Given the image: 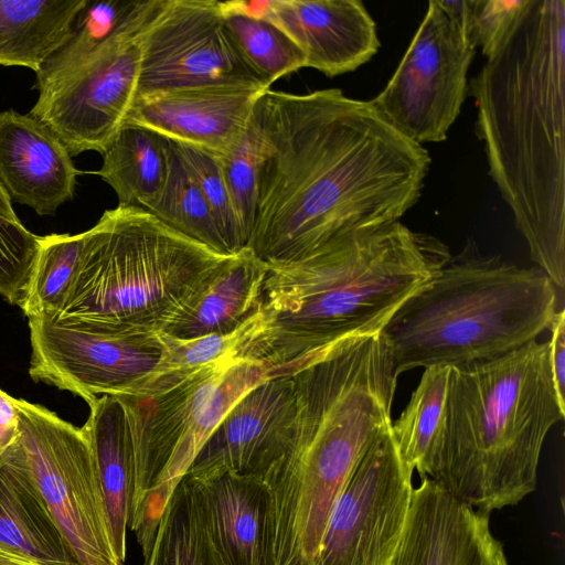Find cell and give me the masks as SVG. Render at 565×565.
I'll list each match as a JSON object with an SVG mask.
<instances>
[{
    "label": "cell",
    "instance_id": "6da1fadb",
    "mask_svg": "<svg viewBox=\"0 0 565 565\" xmlns=\"http://www.w3.org/2000/svg\"><path fill=\"white\" fill-rule=\"evenodd\" d=\"M253 118L258 190L246 248L267 264L398 222L422 194L427 150L393 128L370 100L339 88L268 89Z\"/></svg>",
    "mask_w": 565,
    "mask_h": 565
},
{
    "label": "cell",
    "instance_id": "7a4b0ae2",
    "mask_svg": "<svg viewBox=\"0 0 565 565\" xmlns=\"http://www.w3.org/2000/svg\"><path fill=\"white\" fill-rule=\"evenodd\" d=\"M489 174L537 264L565 286V0H527L468 83Z\"/></svg>",
    "mask_w": 565,
    "mask_h": 565
},
{
    "label": "cell",
    "instance_id": "3957f363",
    "mask_svg": "<svg viewBox=\"0 0 565 565\" xmlns=\"http://www.w3.org/2000/svg\"><path fill=\"white\" fill-rule=\"evenodd\" d=\"M438 238L399 221L359 231L295 260L266 263L258 309L237 358L289 376L351 338L381 333L450 259Z\"/></svg>",
    "mask_w": 565,
    "mask_h": 565
},
{
    "label": "cell",
    "instance_id": "277c9868",
    "mask_svg": "<svg viewBox=\"0 0 565 565\" xmlns=\"http://www.w3.org/2000/svg\"><path fill=\"white\" fill-rule=\"evenodd\" d=\"M295 417L288 451L268 487L278 550L312 565L329 515L352 472L391 430L397 376L382 334L343 340L289 375Z\"/></svg>",
    "mask_w": 565,
    "mask_h": 565
},
{
    "label": "cell",
    "instance_id": "5b68a950",
    "mask_svg": "<svg viewBox=\"0 0 565 565\" xmlns=\"http://www.w3.org/2000/svg\"><path fill=\"white\" fill-rule=\"evenodd\" d=\"M564 415L548 342L451 366L445 425L426 477L488 515L515 505L535 490L544 440Z\"/></svg>",
    "mask_w": 565,
    "mask_h": 565
},
{
    "label": "cell",
    "instance_id": "8992f818",
    "mask_svg": "<svg viewBox=\"0 0 565 565\" xmlns=\"http://www.w3.org/2000/svg\"><path fill=\"white\" fill-rule=\"evenodd\" d=\"M561 295L541 268L482 255L469 242L382 330L394 373L514 351L551 328Z\"/></svg>",
    "mask_w": 565,
    "mask_h": 565
},
{
    "label": "cell",
    "instance_id": "52a82bcc",
    "mask_svg": "<svg viewBox=\"0 0 565 565\" xmlns=\"http://www.w3.org/2000/svg\"><path fill=\"white\" fill-rule=\"evenodd\" d=\"M85 233L77 273L55 318L97 333L159 331L218 254L143 207L106 210Z\"/></svg>",
    "mask_w": 565,
    "mask_h": 565
},
{
    "label": "cell",
    "instance_id": "ba28073f",
    "mask_svg": "<svg viewBox=\"0 0 565 565\" xmlns=\"http://www.w3.org/2000/svg\"><path fill=\"white\" fill-rule=\"evenodd\" d=\"M269 379L265 367L234 358L149 398L127 396L135 412L137 475L129 529L147 557L178 482L225 414Z\"/></svg>",
    "mask_w": 565,
    "mask_h": 565
},
{
    "label": "cell",
    "instance_id": "9c48e42d",
    "mask_svg": "<svg viewBox=\"0 0 565 565\" xmlns=\"http://www.w3.org/2000/svg\"><path fill=\"white\" fill-rule=\"evenodd\" d=\"M161 0L137 1L120 25L85 56L36 83L30 115L47 126L72 157L103 154L138 94L142 38Z\"/></svg>",
    "mask_w": 565,
    "mask_h": 565
},
{
    "label": "cell",
    "instance_id": "30bf717a",
    "mask_svg": "<svg viewBox=\"0 0 565 565\" xmlns=\"http://www.w3.org/2000/svg\"><path fill=\"white\" fill-rule=\"evenodd\" d=\"M476 47L470 0L429 1L399 65L371 105L420 146L446 140L468 94Z\"/></svg>",
    "mask_w": 565,
    "mask_h": 565
},
{
    "label": "cell",
    "instance_id": "8fae6325",
    "mask_svg": "<svg viewBox=\"0 0 565 565\" xmlns=\"http://www.w3.org/2000/svg\"><path fill=\"white\" fill-rule=\"evenodd\" d=\"M19 440L36 486L78 565H124L117 557L89 441L53 411L14 398Z\"/></svg>",
    "mask_w": 565,
    "mask_h": 565
},
{
    "label": "cell",
    "instance_id": "7c38bea8",
    "mask_svg": "<svg viewBox=\"0 0 565 565\" xmlns=\"http://www.w3.org/2000/svg\"><path fill=\"white\" fill-rule=\"evenodd\" d=\"M412 475L391 430L380 436L335 500L312 565H392L412 505Z\"/></svg>",
    "mask_w": 565,
    "mask_h": 565
},
{
    "label": "cell",
    "instance_id": "4fadbf2b",
    "mask_svg": "<svg viewBox=\"0 0 565 565\" xmlns=\"http://www.w3.org/2000/svg\"><path fill=\"white\" fill-rule=\"evenodd\" d=\"M267 85L245 61L216 0H161L142 38L138 95Z\"/></svg>",
    "mask_w": 565,
    "mask_h": 565
},
{
    "label": "cell",
    "instance_id": "5bb4252c",
    "mask_svg": "<svg viewBox=\"0 0 565 565\" xmlns=\"http://www.w3.org/2000/svg\"><path fill=\"white\" fill-rule=\"evenodd\" d=\"M29 375L82 397L127 395L162 354L158 331L108 334L68 328L46 316L29 317Z\"/></svg>",
    "mask_w": 565,
    "mask_h": 565
},
{
    "label": "cell",
    "instance_id": "9a60e30c",
    "mask_svg": "<svg viewBox=\"0 0 565 565\" xmlns=\"http://www.w3.org/2000/svg\"><path fill=\"white\" fill-rule=\"evenodd\" d=\"M294 417L291 377L266 379L231 407L185 475L227 470L268 486L288 451Z\"/></svg>",
    "mask_w": 565,
    "mask_h": 565
},
{
    "label": "cell",
    "instance_id": "2e32d148",
    "mask_svg": "<svg viewBox=\"0 0 565 565\" xmlns=\"http://www.w3.org/2000/svg\"><path fill=\"white\" fill-rule=\"evenodd\" d=\"M268 89L224 85L138 95L125 126L142 127L175 143L222 156L246 132L257 100Z\"/></svg>",
    "mask_w": 565,
    "mask_h": 565
},
{
    "label": "cell",
    "instance_id": "e0dca14e",
    "mask_svg": "<svg viewBox=\"0 0 565 565\" xmlns=\"http://www.w3.org/2000/svg\"><path fill=\"white\" fill-rule=\"evenodd\" d=\"M186 476L209 537L226 565H278L275 500L262 479L227 470Z\"/></svg>",
    "mask_w": 565,
    "mask_h": 565
},
{
    "label": "cell",
    "instance_id": "ac0fdd59",
    "mask_svg": "<svg viewBox=\"0 0 565 565\" xmlns=\"http://www.w3.org/2000/svg\"><path fill=\"white\" fill-rule=\"evenodd\" d=\"M489 516L422 478L392 565H509Z\"/></svg>",
    "mask_w": 565,
    "mask_h": 565
},
{
    "label": "cell",
    "instance_id": "d6986e66",
    "mask_svg": "<svg viewBox=\"0 0 565 565\" xmlns=\"http://www.w3.org/2000/svg\"><path fill=\"white\" fill-rule=\"evenodd\" d=\"M263 14L328 77L353 72L380 49L376 24L360 0H269Z\"/></svg>",
    "mask_w": 565,
    "mask_h": 565
},
{
    "label": "cell",
    "instance_id": "ffe728a7",
    "mask_svg": "<svg viewBox=\"0 0 565 565\" xmlns=\"http://www.w3.org/2000/svg\"><path fill=\"white\" fill-rule=\"evenodd\" d=\"M72 156L61 139L33 116L0 111V184L11 201L39 215H54L75 193Z\"/></svg>",
    "mask_w": 565,
    "mask_h": 565
},
{
    "label": "cell",
    "instance_id": "44dd1931",
    "mask_svg": "<svg viewBox=\"0 0 565 565\" xmlns=\"http://www.w3.org/2000/svg\"><path fill=\"white\" fill-rule=\"evenodd\" d=\"M267 264L244 248L207 270L159 332L177 339L230 334L257 312Z\"/></svg>",
    "mask_w": 565,
    "mask_h": 565
},
{
    "label": "cell",
    "instance_id": "7402d4cb",
    "mask_svg": "<svg viewBox=\"0 0 565 565\" xmlns=\"http://www.w3.org/2000/svg\"><path fill=\"white\" fill-rule=\"evenodd\" d=\"M82 426L96 463L118 559H126V533L136 490L135 412L127 396L103 395L89 403Z\"/></svg>",
    "mask_w": 565,
    "mask_h": 565
},
{
    "label": "cell",
    "instance_id": "603a6c76",
    "mask_svg": "<svg viewBox=\"0 0 565 565\" xmlns=\"http://www.w3.org/2000/svg\"><path fill=\"white\" fill-rule=\"evenodd\" d=\"M0 551L35 565H78L18 438L0 455Z\"/></svg>",
    "mask_w": 565,
    "mask_h": 565
},
{
    "label": "cell",
    "instance_id": "cb8c5ba5",
    "mask_svg": "<svg viewBox=\"0 0 565 565\" xmlns=\"http://www.w3.org/2000/svg\"><path fill=\"white\" fill-rule=\"evenodd\" d=\"M87 0H0V65L35 73L68 40Z\"/></svg>",
    "mask_w": 565,
    "mask_h": 565
},
{
    "label": "cell",
    "instance_id": "d4e9b609",
    "mask_svg": "<svg viewBox=\"0 0 565 565\" xmlns=\"http://www.w3.org/2000/svg\"><path fill=\"white\" fill-rule=\"evenodd\" d=\"M170 140L138 126H124L96 172L118 198V205L146 209L160 194L167 178Z\"/></svg>",
    "mask_w": 565,
    "mask_h": 565
},
{
    "label": "cell",
    "instance_id": "484cf974",
    "mask_svg": "<svg viewBox=\"0 0 565 565\" xmlns=\"http://www.w3.org/2000/svg\"><path fill=\"white\" fill-rule=\"evenodd\" d=\"M450 375L449 365L425 367L408 404L391 426L401 460L420 478L427 476L444 429Z\"/></svg>",
    "mask_w": 565,
    "mask_h": 565
},
{
    "label": "cell",
    "instance_id": "4316f807",
    "mask_svg": "<svg viewBox=\"0 0 565 565\" xmlns=\"http://www.w3.org/2000/svg\"><path fill=\"white\" fill-rule=\"evenodd\" d=\"M265 1H220L224 21L249 66L267 84L306 67L299 46L263 14Z\"/></svg>",
    "mask_w": 565,
    "mask_h": 565
},
{
    "label": "cell",
    "instance_id": "83f0119b",
    "mask_svg": "<svg viewBox=\"0 0 565 565\" xmlns=\"http://www.w3.org/2000/svg\"><path fill=\"white\" fill-rule=\"evenodd\" d=\"M143 565H226L209 537L186 475L167 502Z\"/></svg>",
    "mask_w": 565,
    "mask_h": 565
},
{
    "label": "cell",
    "instance_id": "f1b7e54d",
    "mask_svg": "<svg viewBox=\"0 0 565 565\" xmlns=\"http://www.w3.org/2000/svg\"><path fill=\"white\" fill-rule=\"evenodd\" d=\"M145 210L182 235L218 254L232 255L205 198L171 140L164 185Z\"/></svg>",
    "mask_w": 565,
    "mask_h": 565
},
{
    "label": "cell",
    "instance_id": "f546056e",
    "mask_svg": "<svg viewBox=\"0 0 565 565\" xmlns=\"http://www.w3.org/2000/svg\"><path fill=\"white\" fill-rule=\"evenodd\" d=\"M249 322L250 320L230 334H211L195 339H177L158 331L163 344L158 364L125 396L140 399L156 396L202 370L237 358L238 347Z\"/></svg>",
    "mask_w": 565,
    "mask_h": 565
},
{
    "label": "cell",
    "instance_id": "4dcf8cb0",
    "mask_svg": "<svg viewBox=\"0 0 565 565\" xmlns=\"http://www.w3.org/2000/svg\"><path fill=\"white\" fill-rule=\"evenodd\" d=\"M85 233L40 236L33 269L20 303L25 317L55 318L78 269Z\"/></svg>",
    "mask_w": 565,
    "mask_h": 565
},
{
    "label": "cell",
    "instance_id": "1f68e13d",
    "mask_svg": "<svg viewBox=\"0 0 565 565\" xmlns=\"http://www.w3.org/2000/svg\"><path fill=\"white\" fill-rule=\"evenodd\" d=\"M136 3L87 0L75 19L68 40L35 73L36 83L60 73L96 47L120 25Z\"/></svg>",
    "mask_w": 565,
    "mask_h": 565
},
{
    "label": "cell",
    "instance_id": "d6a6232c",
    "mask_svg": "<svg viewBox=\"0 0 565 565\" xmlns=\"http://www.w3.org/2000/svg\"><path fill=\"white\" fill-rule=\"evenodd\" d=\"M173 145L205 198L230 253H239L246 248L248 239L236 215L217 158L195 147Z\"/></svg>",
    "mask_w": 565,
    "mask_h": 565
},
{
    "label": "cell",
    "instance_id": "836d02e7",
    "mask_svg": "<svg viewBox=\"0 0 565 565\" xmlns=\"http://www.w3.org/2000/svg\"><path fill=\"white\" fill-rule=\"evenodd\" d=\"M216 158L221 164L236 215L249 241L256 215L259 160L258 135L253 117L238 142Z\"/></svg>",
    "mask_w": 565,
    "mask_h": 565
},
{
    "label": "cell",
    "instance_id": "e575fe53",
    "mask_svg": "<svg viewBox=\"0 0 565 565\" xmlns=\"http://www.w3.org/2000/svg\"><path fill=\"white\" fill-rule=\"evenodd\" d=\"M40 236L20 220L0 214V296L20 306L33 269Z\"/></svg>",
    "mask_w": 565,
    "mask_h": 565
},
{
    "label": "cell",
    "instance_id": "d590c367",
    "mask_svg": "<svg viewBox=\"0 0 565 565\" xmlns=\"http://www.w3.org/2000/svg\"><path fill=\"white\" fill-rule=\"evenodd\" d=\"M527 0H470V31L488 58L507 38Z\"/></svg>",
    "mask_w": 565,
    "mask_h": 565
},
{
    "label": "cell",
    "instance_id": "8d00e7d4",
    "mask_svg": "<svg viewBox=\"0 0 565 565\" xmlns=\"http://www.w3.org/2000/svg\"><path fill=\"white\" fill-rule=\"evenodd\" d=\"M550 330L552 331L548 342V359L554 387L557 398L565 407V311L564 308L557 311Z\"/></svg>",
    "mask_w": 565,
    "mask_h": 565
},
{
    "label": "cell",
    "instance_id": "74e56055",
    "mask_svg": "<svg viewBox=\"0 0 565 565\" xmlns=\"http://www.w3.org/2000/svg\"><path fill=\"white\" fill-rule=\"evenodd\" d=\"M19 438V415L14 398L0 388V449L4 450Z\"/></svg>",
    "mask_w": 565,
    "mask_h": 565
},
{
    "label": "cell",
    "instance_id": "f35d334b",
    "mask_svg": "<svg viewBox=\"0 0 565 565\" xmlns=\"http://www.w3.org/2000/svg\"><path fill=\"white\" fill-rule=\"evenodd\" d=\"M0 214L12 218V220H19L18 215L15 214L12 204L11 199L8 195V193L4 191L2 185L0 184Z\"/></svg>",
    "mask_w": 565,
    "mask_h": 565
},
{
    "label": "cell",
    "instance_id": "ab89813d",
    "mask_svg": "<svg viewBox=\"0 0 565 565\" xmlns=\"http://www.w3.org/2000/svg\"><path fill=\"white\" fill-rule=\"evenodd\" d=\"M0 565H35V564L0 551Z\"/></svg>",
    "mask_w": 565,
    "mask_h": 565
},
{
    "label": "cell",
    "instance_id": "60d3db41",
    "mask_svg": "<svg viewBox=\"0 0 565 565\" xmlns=\"http://www.w3.org/2000/svg\"><path fill=\"white\" fill-rule=\"evenodd\" d=\"M2 451H3V450H2V449H0V455L2 454Z\"/></svg>",
    "mask_w": 565,
    "mask_h": 565
}]
</instances>
